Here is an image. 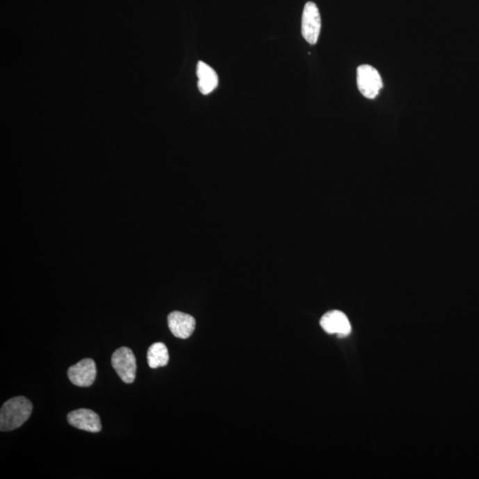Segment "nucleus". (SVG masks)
Returning a JSON list of instances; mask_svg holds the SVG:
<instances>
[{"label": "nucleus", "mask_w": 479, "mask_h": 479, "mask_svg": "<svg viewBox=\"0 0 479 479\" xmlns=\"http://www.w3.org/2000/svg\"><path fill=\"white\" fill-rule=\"evenodd\" d=\"M33 406L30 400L25 397H15L5 402L0 411V430L1 432L20 428L27 422L31 416Z\"/></svg>", "instance_id": "1"}, {"label": "nucleus", "mask_w": 479, "mask_h": 479, "mask_svg": "<svg viewBox=\"0 0 479 479\" xmlns=\"http://www.w3.org/2000/svg\"><path fill=\"white\" fill-rule=\"evenodd\" d=\"M111 364L125 384H133L136 377L137 364L133 350L121 347L112 355Z\"/></svg>", "instance_id": "2"}, {"label": "nucleus", "mask_w": 479, "mask_h": 479, "mask_svg": "<svg viewBox=\"0 0 479 479\" xmlns=\"http://www.w3.org/2000/svg\"><path fill=\"white\" fill-rule=\"evenodd\" d=\"M357 86L364 97L373 99L379 95L384 83L378 70L364 64L357 69Z\"/></svg>", "instance_id": "3"}, {"label": "nucleus", "mask_w": 479, "mask_h": 479, "mask_svg": "<svg viewBox=\"0 0 479 479\" xmlns=\"http://www.w3.org/2000/svg\"><path fill=\"white\" fill-rule=\"evenodd\" d=\"M321 19L319 8L314 2H307L302 15V35L310 44H315L319 40Z\"/></svg>", "instance_id": "4"}, {"label": "nucleus", "mask_w": 479, "mask_h": 479, "mask_svg": "<svg viewBox=\"0 0 479 479\" xmlns=\"http://www.w3.org/2000/svg\"><path fill=\"white\" fill-rule=\"evenodd\" d=\"M97 375L95 361L83 359L76 365L67 369V376L74 385L79 387H89L92 385Z\"/></svg>", "instance_id": "5"}, {"label": "nucleus", "mask_w": 479, "mask_h": 479, "mask_svg": "<svg viewBox=\"0 0 479 479\" xmlns=\"http://www.w3.org/2000/svg\"><path fill=\"white\" fill-rule=\"evenodd\" d=\"M67 419L70 425L76 429L92 433H97L102 430L101 418L92 410L86 408L74 410L67 414Z\"/></svg>", "instance_id": "6"}, {"label": "nucleus", "mask_w": 479, "mask_h": 479, "mask_svg": "<svg viewBox=\"0 0 479 479\" xmlns=\"http://www.w3.org/2000/svg\"><path fill=\"white\" fill-rule=\"evenodd\" d=\"M320 326L327 333L336 334L340 337L348 336L352 331L348 318L342 311L336 310L324 314L320 320Z\"/></svg>", "instance_id": "7"}, {"label": "nucleus", "mask_w": 479, "mask_h": 479, "mask_svg": "<svg viewBox=\"0 0 479 479\" xmlns=\"http://www.w3.org/2000/svg\"><path fill=\"white\" fill-rule=\"evenodd\" d=\"M195 324L194 317L181 311H172L168 316L170 332L178 339H186L190 337L195 330Z\"/></svg>", "instance_id": "8"}, {"label": "nucleus", "mask_w": 479, "mask_h": 479, "mask_svg": "<svg viewBox=\"0 0 479 479\" xmlns=\"http://www.w3.org/2000/svg\"><path fill=\"white\" fill-rule=\"evenodd\" d=\"M199 91L204 95H210L218 86V74L211 66L204 62H199L197 70Z\"/></svg>", "instance_id": "9"}, {"label": "nucleus", "mask_w": 479, "mask_h": 479, "mask_svg": "<svg viewBox=\"0 0 479 479\" xmlns=\"http://www.w3.org/2000/svg\"><path fill=\"white\" fill-rule=\"evenodd\" d=\"M169 362L168 348L163 343H155L147 352V363L151 368L165 366Z\"/></svg>", "instance_id": "10"}]
</instances>
